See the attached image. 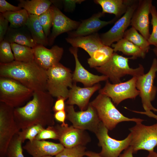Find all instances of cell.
Returning <instances> with one entry per match:
<instances>
[{
  "label": "cell",
  "instance_id": "8d00e7d4",
  "mask_svg": "<svg viewBox=\"0 0 157 157\" xmlns=\"http://www.w3.org/2000/svg\"><path fill=\"white\" fill-rule=\"evenodd\" d=\"M150 13L152 16L151 24L152 30L147 40L150 45L157 47V11L156 7L153 5L151 8Z\"/></svg>",
  "mask_w": 157,
  "mask_h": 157
},
{
  "label": "cell",
  "instance_id": "30bf717a",
  "mask_svg": "<svg viewBox=\"0 0 157 157\" xmlns=\"http://www.w3.org/2000/svg\"><path fill=\"white\" fill-rule=\"evenodd\" d=\"M66 119L74 127L83 130H88L95 134L101 122L95 108L89 104L84 110L75 111L73 105L65 106Z\"/></svg>",
  "mask_w": 157,
  "mask_h": 157
},
{
  "label": "cell",
  "instance_id": "ac0fdd59",
  "mask_svg": "<svg viewBox=\"0 0 157 157\" xmlns=\"http://www.w3.org/2000/svg\"><path fill=\"white\" fill-rule=\"evenodd\" d=\"M104 14L102 12H99L88 19L82 20L76 29L68 32V37L85 36L97 33L103 27L113 23L118 19L115 17L109 21L101 20L100 18Z\"/></svg>",
  "mask_w": 157,
  "mask_h": 157
},
{
  "label": "cell",
  "instance_id": "603a6c76",
  "mask_svg": "<svg viewBox=\"0 0 157 157\" xmlns=\"http://www.w3.org/2000/svg\"><path fill=\"white\" fill-rule=\"evenodd\" d=\"M4 40L10 43H15L32 48L37 45L26 26L18 28H12L9 26Z\"/></svg>",
  "mask_w": 157,
  "mask_h": 157
},
{
  "label": "cell",
  "instance_id": "cb8c5ba5",
  "mask_svg": "<svg viewBox=\"0 0 157 157\" xmlns=\"http://www.w3.org/2000/svg\"><path fill=\"white\" fill-rule=\"evenodd\" d=\"M102 8V13L113 14L119 19L126 11L131 0H96Z\"/></svg>",
  "mask_w": 157,
  "mask_h": 157
},
{
  "label": "cell",
  "instance_id": "b9f144b4",
  "mask_svg": "<svg viewBox=\"0 0 157 157\" xmlns=\"http://www.w3.org/2000/svg\"><path fill=\"white\" fill-rule=\"evenodd\" d=\"M66 99L63 97L57 98L53 107V110L54 112L65 110V101Z\"/></svg>",
  "mask_w": 157,
  "mask_h": 157
},
{
  "label": "cell",
  "instance_id": "e0dca14e",
  "mask_svg": "<svg viewBox=\"0 0 157 157\" xmlns=\"http://www.w3.org/2000/svg\"><path fill=\"white\" fill-rule=\"evenodd\" d=\"M52 6L53 10L52 29L48 38L49 46L53 44L56 38L59 35L76 29L81 23L71 19L56 6Z\"/></svg>",
  "mask_w": 157,
  "mask_h": 157
},
{
  "label": "cell",
  "instance_id": "60d3db41",
  "mask_svg": "<svg viewBox=\"0 0 157 157\" xmlns=\"http://www.w3.org/2000/svg\"><path fill=\"white\" fill-rule=\"evenodd\" d=\"M84 0H63L64 9L66 11L73 10L75 8L76 4L81 3Z\"/></svg>",
  "mask_w": 157,
  "mask_h": 157
},
{
  "label": "cell",
  "instance_id": "52a82bcc",
  "mask_svg": "<svg viewBox=\"0 0 157 157\" xmlns=\"http://www.w3.org/2000/svg\"><path fill=\"white\" fill-rule=\"evenodd\" d=\"M142 123H136L135 125L129 129L131 136L130 146L133 154L141 150L149 152L153 151L157 145V123L147 126Z\"/></svg>",
  "mask_w": 157,
  "mask_h": 157
},
{
  "label": "cell",
  "instance_id": "d6986e66",
  "mask_svg": "<svg viewBox=\"0 0 157 157\" xmlns=\"http://www.w3.org/2000/svg\"><path fill=\"white\" fill-rule=\"evenodd\" d=\"M69 51L74 56L75 60V69L72 74V79L74 83L80 82L85 87H90L101 81L108 80V77L105 75L94 74L84 68L78 58V48L72 47L69 48Z\"/></svg>",
  "mask_w": 157,
  "mask_h": 157
},
{
  "label": "cell",
  "instance_id": "d4e9b609",
  "mask_svg": "<svg viewBox=\"0 0 157 157\" xmlns=\"http://www.w3.org/2000/svg\"><path fill=\"white\" fill-rule=\"evenodd\" d=\"M111 46L114 52H121L125 55L131 56L133 59L138 58H144L147 53L140 48L124 38L113 43Z\"/></svg>",
  "mask_w": 157,
  "mask_h": 157
},
{
  "label": "cell",
  "instance_id": "1f68e13d",
  "mask_svg": "<svg viewBox=\"0 0 157 157\" xmlns=\"http://www.w3.org/2000/svg\"><path fill=\"white\" fill-rule=\"evenodd\" d=\"M18 132L14 136L8 145L6 153V157H24L22 146L23 142Z\"/></svg>",
  "mask_w": 157,
  "mask_h": 157
},
{
  "label": "cell",
  "instance_id": "ffe728a7",
  "mask_svg": "<svg viewBox=\"0 0 157 157\" xmlns=\"http://www.w3.org/2000/svg\"><path fill=\"white\" fill-rule=\"evenodd\" d=\"M64 148L60 143L35 139L31 141H28L23 147V149L32 157L56 156Z\"/></svg>",
  "mask_w": 157,
  "mask_h": 157
},
{
  "label": "cell",
  "instance_id": "bcb514c9",
  "mask_svg": "<svg viewBox=\"0 0 157 157\" xmlns=\"http://www.w3.org/2000/svg\"><path fill=\"white\" fill-rule=\"evenodd\" d=\"M85 156L88 157H102L99 153L90 151H86Z\"/></svg>",
  "mask_w": 157,
  "mask_h": 157
},
{
  "label": "cell",
  "instance_id": "e575fe53",
  "mask_svg": "<svg viewBox=\"0 0 157 157\" xmlns=\"http://www.w3.org/2000/svg\"><path fill=\"white\" fill-rule=\"evenodd\" d=\"M44 128L40 125H35L22 130L18 133L23 143L27 139L31 141L35 139L36 136Z\"/></svg>",
  "mask_w": 157,
  "mask_h": 157
},
{
  "label": "cell",
  "instance_id": "ab89813d",
  "mask_svg": "<svg viewBox=\"0 0 157 157\" xmlns=\"http://www.w3.org/2000/svg\"><path fill=\"white\" fill-rule=\"evenodd\" d=\"M8 21L3 16L2 13H0V42L4 40L5 36L8 29Z\"/></svg>",
  "mask_w": 157,
  "mask_h": 157
},
{
  "label": "cell",
  "instance_id": "f6af8a7d",
  "mask_svg": "<svg viewBox=\"0 0 157 157\" xmlns=\"http://www.w3.org/2000/svg\"><path fill=\"white\" fill-rule=\"evenodd\" d=\"M132 111L136 113L145 115L149 117L154 118L157 120V115L154 114L151 111L144 112L135 110H132Z\"/></svg>",
  "mask_w": 157,
  "mask_h": 157
},
{
  "label": "cell",
  "instance_id": "83f0119b",
  "mask_svg": "<svg viewBox=\"0 0 157 157\" xmlns=\"http://www.w3.org/2000/svg\"><path fill=\"white\" fill-rule=\"evenodd\" d=\"M114 52L112 48L104 45L90 56L88 59V63L91 68L101 66L110 60Z\"/></svg>",
  "mask_w": 157,
  "mask_h": 157
},
{
  "label": "cell",
  "instance_id": "7a4b0ae2",
  "mask_svg": "<svg viewBox=\"0 0 157 157\" xmlns=\"http://www.w3.org/2000/svg\"><path fill=\"white\" fill-rule=\"evenodd\" d=\"M0 77L15 80L33 92L46 91L47 71L35 60L0 63Z\"/></svg>",
  "mask_w": 157,
  "mask_h": 157
},
{
  "label": "cell",
  "instance_id": "4dcf8cb0",
  "mask_svg": "<svg viewBox=\"0 0 157 157\" xmlns=\"http://www.w3.org/2000/svg\"><path fill=\"white\" fill-rule=\"evenodd\" d=\"M123 38L133 43L147 53L150 48L148 40L142 35L138 33L134 27L131 26L125 32Z\"/></svg>",
  "mask_w": 157,
  "mask_h": 157
},
{
  "label": "cell",
  "instance_id": "ee69618b",
  "mask_svg": "<svg viewBox=\"0 0 157 157\" xmlns=\"http://www.w3.org/2000/svg\"><path fill=\"white\" fill-rule=\"evenodd\" d=\"M132 148L130 146L124 150L123 153L121 154L119 157H133Z\"/></svg>",
  "mask_w": 157,
  "mask_h": 157
},
{
  "label": "cell",
  "instance_id": "4fadbf2b",
  "mask_svg": "<svg viewBox=\"0 0 157 157\" xmlns=\"http://www.w3.org/2000/svg\"><path fill=\"white\" fill-rule=\"evenodd\" d=\"M138 2V0H131L126 12L115 22L108 31L100 35L104 45L110 47L114 42L123 38L125 32L130 26L132 17Z\"/></svg>",
  "mask_w": 157,
  "mask_h": 157
},
{
  "label": "cell",
  "instance_id": "8992f818",
  "mask_svg": "<svg viewBox=\"0 0 157 157\" xmlns=\"http://www.w3.org/2000/svg\"><path fill=\"white\" fill-rule=\"evenodd\" d=\"M33 91L19 82L0 77V102L15 108L32 97Z\"/></svg>",
  "mask_w": 157,
  "mask_h": 157
},
{
  "label": "cell",
  "instance_id": "484cf974",
  "mask_svg": "<svg viewBox=\"0 0 157 157\" xmlns=\"http://www.w3.org/2000/svg\"><path fill=\"white\" fill-rule=\"evenodd\" d=\"M26 26L37 44L41 45L45 47L48 45V38L46 37L43 28L39 22L38 16L29 15Z\"/></svg>",
  "mask_w": 157,
  "mask_h": 157
},
{
  "label": "cell",
  "instance_id": "6da1fadb",
  "mask_svg": "<svg viewBox=\"0 0 157 157\" xmlns=\"http://www.w3.org/2000/svg\"><path fill=\"white\" fill-rule=\"evenodd\" d=\"M32 97L24 106L14 108V117L19 129L37 124L44 128L53 126V97L45 91L33 92Z\"/></svg>",
  "mask_w": 157,
  "mask_h": 157
},
{
  "label": "cell",
  "instance_id": "44dd1931",
  "mask_svg": "<svg viewBox=\"0 0 157 157\" xmlns=\"http://www.w3.org/2000/svg\"><path fill=\"white\" fill-rule=\"evenodd\" d=\"M101 85L98 83L90 87H81L73 83L69 90L68 99L66 102L67 105H77L81 110L86 109L89 104L91 97L97 91L101 89Z\"/></svg>",
  "mask_w": 157,
  "mask_h": 157
},
{
  "label": "cell",
  "instance_id": "d590c367",
  "mask_svg": "<svg viewBox=\"0 0 157 157\" xmlns=\"http://www.w3.org/2000/svg\"><path fill=\"white\" fill-rule=\"evenodd\" d=\"M86 148L83 145H78L71 148L65 147L55 157H83L85 156Z\"/></svg>",
  "mask_w": 157,
  "mask_h": 157
},
{
  "label": "cell",
  "instance_id": "9c48e42d",
  "mask_svg": "<svg viewBox=\"0 0 157 157\" xmlns=\"http://www.w3.org/2000/svg\"><path fill=\"white\" fill-rule=\"evenodd\" d=\"M14 108L0 102V157H5L8 145L20 129L14 116Z\"/></svg>",
  "mask_w": 157,
  "mask_h": 157
},
{
  "label": "cell",
  "instance_id": "681fc988",
  "mask_svg": "<svg viewBox=\"0 0 157 157\" xmlns=\"http://www.w3.org/2000/svg\"><path fill=\"white\" fill-rule=\"evenodd\" d=\"M44 157H53L51 156H44Z\"/></svg>",
  "mask_w": 157,
  "mask_h": 157
},
{
  "label": "cell",
  "instance_id": "7402d4cb",
  "mask_svg": "<svg viewBox=\"0 0 157 157\" xmlns=\"http://www.w3.org/2000/svg\"><path fill=\"white\" fill-rule=\"evenodd\" d=\"M65 39L72 47L83 49L90 56L104 45L101 41L100 35L97 33L85 36L68 37Z\"/></svg>",
  "mask_w": 157,
  "mask_h": 157
},
{
  "label": "cell",
  "instance_id": "f907efd6",
  "mask_svg": "<svg viewBox=\"0 0 157 157\" xmlns=\"http://www.w3.org/2000/svg\"></svg>",
  "mask_w": 157,
  "mask_h": 157
},
{
  "label": "cell",
  "instance_id": "74e56055",
  "mask_svg": "<svg viewBox=\"0 0 157 157\" xmlns=\"http://www.w3.org/2000/svg\"><path fill=\"white\" fill-rule=\"evenodd\" d=\"M35 139L38 140L47 139L58 140V137L55 126H51L44 129L36 136Z\"/></svg>",
  "mask_w": 157,
  "mask_h": 157
},
{
  "label": "cell",
  "instance_id": "f35d334b",
  "mask_svg": "<svg viewBox=\"0 0 157 157\" xmlns=\"http://www.w3.org/2000/svg\"><path fill=\"white\" fill-rule=\"evenodd\" d=\"M22 8L19 6L11 4L5 0H0V12L3 13L7 12L16 11Z\"/></svg>",
  "mask_w": 157,
  "mask_h": 157
},
{
  "label": "cell",
  "instance_id": "d6a6232c",
  "mask_svg": "<svg viewBox=\"0 0 157 157\" xmlns=\"http://www.w3.org/2000/svg\"><path fill=\"white\" fill-rule=\"evenodd\" d=\"M53 13V10L52 5L47 11L38 16L39 22L47 38L50 34V29L52 26Z\"/></svg>",
  "mask_w": 157,
  "mask_h": 157
},
{
  "label": "cell",
  "instance_id": "4316f807",
  "mask_svg": "<svg viewBox=\"0 0 157 157\" xmlns=\"http://www.w3.org/2000/svg\"><path fill=\"white\" fill-rule=\"evenodd\" d=\"M52 3L48 0H20L18 5L26 10L29 15L38 16L47 11Z\"/></svg>",
  "mask_w": 157,
  "mask_h": 157
},
{
  "label": "cell",
  "instance_id": "9a60e30c",
  "mask_svg": "<svg viewBox=\"0 0 157 157\" xmlns=\"http://www.w3.org/2000/svg\"><path fill=\"white\" fill-rule=\"evenodd\" d=\"M152 0H139L138 6L132 17L130 26L139 31L148 40L149 32V15L152 4Z\"/></svg>",
  "mask_w": 157,
  "mask_h": 157
},
{
  "label": "cell",
  "instance_id": "8fae6325",
  "mask_svg": "<svg viewBox=\"0 0 157 157\" xmlns=\"http://www.w3.org/2000/svg\"><path fill=\"white\" fill-rule=\"evenodd\" d=\"M137 77L133 76L129 80L117 83H111L108 80L105 86L100 89L99 93L110 98L116 106L128 99H135L139 95L140 92L136 87Z\"/></svg>",
  "mask_w": 157,
  "mask_h": 157
},
{
  "label": "cell",
  "instance_id": "f1b7e54d",
  "mask_svg": "<svg viewBox=\"0 0 157 157\" xmlns=\"http://www.w3.org/2000/svg\"><path fill=\"white\" fill-rule=\"evenodd\" d=\"M2 14L10 23L9 27L12 28H18L26 26L29 15L23 8L19 11L7 12Z\"/></svg>",
  "mask_w": 157,
  "mask_h": 157
},
{
  "label": "cell",
  "instance_id": "7dc6e473",
  "mask_svg": "<svg viewBox=\"0 0 157 157\" xmlns=\"http://www.w3.org/2000/svg\"><path fill=\"white\" fill-rule=\"evenodd\" d=\"M146 157H157V153L154 151L149 152V153Z\"/></svg>",
  "mask_w": 157,
  "mask_h": 157
},
{
  "label": "cell",
  "instance_id": "f546056e",
  "mask_svg": "<svg viewBox=\"0 0 157 157\" xmlns=\"http://www.w3.org/2000/svg\"><path fill=\"white\" fill-rule=\"evenodd\" d=\"M15 60L28 62L34 60L33 48L15 43H10Z\"/></svg>",
  "mask_w": 157,
  "mask_h": 157
},
{
  "label": "cell",
  "instance_id": "5b68a950",
  "mask_svg": "<svg viewBox=\"0 0 157 157\" xmlns=\"http://www.w3.org/2000/svg\"><path fill=\"white\" fill-rule=\"evenodd\" d=\"M46 91L53 97L67 99L72 86V74L70 69L60 63L47 70Z\"/></svg>",
  "mask_w": 157,
  "mask_h": 157
},
{
  "label": "cell",
  "instance_id": "2e32d148",
  "mask_svg": "<svg viewBox=\"0 0 157 157\" xmlns=\"http://www.w3.org/2000/svg\"><path fill=\"white\" fill-rule=\"evenodd\" d=\"M33 49L35 61L46 71L59 63L64 52L62 47L56 45L48 49L43 45H37Z\"/></svg>",
  "mask_w": 157,
  "mask_h": 157
},
{
  "label": "cell",
  "instance_id": "277c9868",
  "mask_svg": "<svg viewBox=\"0 0 157 157\" xmlns=\"http://www.w3.org/2000/svg\"><path fill=\"white\" fill-rule=\"evenodd\" d=\"M89 104L95 109L101 121L109 130L124 122H142L139 118H129L123 115L115 107L111 99L106 95L99 94Z\"/></svg>",
  "mask_w": 157,
  "mask_h": 157
},
{
  "label": "cell",
  "instance_id": "ba28073f",
  "mask_svg": "<svg viewBox=\"0 0 157 157\" xmlns=\"http://www.w3.org/2000/svg\"><path fill=\"white\" fill-rule=\"evenodd\" d=\"M156 72L157 59L154 58L148 72L137 77L136 87L140 92L139 95L145 111L157 112V109L151 104L156 98L157 92V88L154 85Z\"/></svg>",
  "mask_w": 157,
  "mask_h": 157
},
{
  "label": "cell",
  "instance_id": "5bb4252c",
  "mask_svg": "<svg viewBox=\"0 0 157 157\" xmlns=\"http://www.w3.org/2000/svg\"><path fill=\"white\" fill-rule=\"evenodd\" d=\"M55 127L58 133V140L65 147L84 146L90 141V137L84 130L76 128L72 125L58 124Z\"/></svg>",
  "mask_w": 157,
  "mask_h": 157
},
{
  "label": "cell",
  "instance_id": "7bdbcfd3",
  "mask_svg": "<svg viewBox=\"0 0 157 157\" xmlns=\"http://www.w3.org/2000/svg\"><path fill=\"white\" fill-rule=\"evenodd\" d=\"M54 117V119L61 123V125L66 126L68 124L65 122L66 117V113L65 110L55 112Z\"/></svg>",
  "mask_w": 157,
  "mask_h": 157
},
{
  "label": "cell",
  "instance_id": "c3c4849f",
  "mask_svg": "<svg viewBox=\"0 0 157 157\" xmlns=\"http://www.w3.org/2000/svg\"><path fill=\"white\" fill-rule=\"evenodd\" d=\"M153 51L154 53L157 57V47H155L153 49Z\"/></svg>",
  "mask_w": 157,
  "mask_h": 157
},
{
  "label": "cell",
  "instance_id": "836d02e7",
  "mask_svg": "<svg viewBox=\"0 0 157 157\" xmlns=\"http://www.w3.org/2000/svg\"><path fill=\"white\" fill-rule=\"evenodd\" d=\"M10 43L3 40L0 43V63H8L15 60Z\"/></svg>",
  "mask_w": 157,
  "mask_h": 157
},
{
  "label": "cell",
  "instance_id": "7c38bea8",
  "mask_svg": "<svg viewBox=\"0 0 157 157\" xmlns=\"http://www.w3.org/2000/svg\"><path fill=\"white\" fill-rule=\"evenodd\" d=\"M108 130L101 122L95 133L99 140L98 145L101 147L99 154L102 157H119L122 151L130 146L131 135L130 133L124 139L117 140L109 136Z\"/></svg>",
  "mask_w": 157,
  "mask_h": 157
},
{
  "label": "cell",
  "instance_id": "3957f363",
  "mask_svg": "<svg viewBox=\"0 0 157 157\" xmlns=\"http://www.w3.org/2000/svg\"><path fill=\"white\" fill-rule=\"evenodd\" d=\"M129 59L114 52L110 60L105 64L94 68L98 72L108 77L112 83L121 82V79L126 75L137 77L143 74L144 68L142 65L135 68L130 67L129 64Z\"/></svg>",
  "mask_w": 157,
  "mask_h": 157
}]
</instances>
